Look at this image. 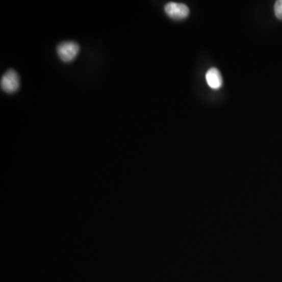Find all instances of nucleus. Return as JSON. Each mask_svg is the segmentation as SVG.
Returning <instances> with one entry per match:
<instances>
[{"label":"nucleus","mask_w":282,"mask_h":282,"mask_svg":"<svg viewBox=\"0 0 282 282\" xmlns=\"http://www.w3.org/2000/svg\"><path fill=\"white\" fill-rule=\"evenodd\" d=\"M80 45L73 41L63 42L57 47L58 57L64 62H71L74 61L80 53Z\"/></svg>","instance_id":"f257e3e1"},{"label":"nucleus","mask_w":282,"mask_h":282,"mask_svg":"<svg viewBox=\"0 0 282 282\" xmlns=\"http://www.w3.org/2000/svg\"><path fill=\"white\" fill-rule=\"evenodd\" d=\"M165 12L173 20H184L189 15L190 10L185 4L170 2L165 6Z\"/></svg>","instance_id":"f03ea898"},{"label":"nucleus","mask_w":282,"mask_h":282,"mask_svg":"<svg viewBox=\"0 0 282 282\" xmlns=\"http://www.w3.org/2000/svg\"><path fill=\"white\" fill-rule=\"evenodd\" d=\"M20 86V78L14 70L10 69L1 79V88L7 93L17 91Z\"/></svg>","instance_id":"7ed1b4c3"},{"label":"nucleus","mask_w":282,"mask_h":282,"mask_svg":"<svg viewBox=\"0 0 282 282\" xmlns=\"http://www.w3.org/2000/svg\"><path fill=\"white\" fill-rule=\"evenodd\" d=\"M206 80L210 87L213 90H219L223 86V78L217 68H212L206 74Z\"/></svg>","instance_id":"20e7f679"},{"label":"nucleus","mask_w":282,"mask_h":282,"mask_svg":"<svg viewBox=\"0 0 282 282\" xmlns=\"http://www.w3.org/2000/svg\"><path fill=\"white\" fill-rule=\"evenodd\" d=\"M274 14L277 18L282 20V0H278L274 4Z\"/></svg>","instance_id":"39448f33"}]
</instances>
